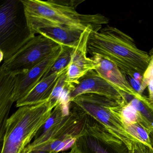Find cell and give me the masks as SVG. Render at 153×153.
Segmentation results:
<instances>
[{"label":"cell","instance_id":"cell-16","mask_svg":"<svg viewBox=\"0 0 153 153\" xmlns=\"http://www.w3.org/2000/svg\"><path fill=\"white\" fill-rule=\"evenodd\" d=\"M121 96L123 100L131 104L139 111L144 120L150 125L151 130L149 134L153 146V104L148 97L143 95L139 98H137L122 92Z\"/></svg>","mask_w":153,"mask_h":153},{"label":"cell","instance_id":"cell-6","mask_svg":"<svg viewBox=\"0 0 153 153\" xmlns=\"http://www.w3.org/2000/svg\"><path fill=\"white\" fill-rule=\"evenodd\" d=\"M71 102L100 123L112 134L122 141L129 149L137 141L127 133L119 120L110 110L120 102L103 96L94 94L80 95Z\"/></svg>","mask_w":153,"mask_h":153},{"label":"cell","instance_id":"cell-4","mask_svg":"<svg viewBox=\"0 0 153 153\" xmlns=\"http://www.w3.org/2000/svg\"><path fill=\"white\" fill-rule=\"evenodd\" d=\"M60 47L41 35L36 36L28 32L5 51H2L4 58L0 73L14 76L26 73Z\"/></svg>","mask_w":153,"mask_h":153},{"label":"cell","instance_id":"cell-15","mask_svg":"<svg viewBox=\"0 0 153 153\" xmlns=\"http://www.w3.org/2000/svg\"><path fill=\"white\" fill-rule=\"evenodd\" d=\"M85 31L60 27L47 26L38 28L33 34L41 35L61 46L75 48Z\"/></svg>","mask_w":153,"mask_h":153},{"label":"cell","instance_id":"cell-26","mask_svg":"<svg viewBox=\"0 0 153 153\" xmlns=\"http://www.w3.org/2000/svg\"><path fill=\"white\" fill-rule=\"evenodd\" d=\"M0 58H1V60L0 61L1 62H2L3 61V59L4 58V53L2 51H0Z\"/></svg>","mask_w":153,"mask_h":153},{"label":"cell","instance_id":"cell-10","mask_svg":"<svg viewBox=\"0 0 153 153\" xmlns=\"http://www.w3.org/2000/svg\"><path fill=\"white\" fill-rule=\"evenodd\" d=\"M90 28L86 29L81 36L76 46L74 48L71 61L67 71L66 81L75 85L79 79L85 76L88 71L95 70L97 63L91 58L87 56L88 53V42L91 32Z\"/></svg>","mask_w":153,"mask_h":153},{"label":"cell","instance_id":"cell-21","mask_svg":"<svg viewBox=\"0 0 153 153\" xmlns=\"http://www.w3.org/2000/svg\"><path fill=\"white\" fill-rule=\"evenodd\" d=\"M67 71L63 73L60 76L57 84L50 97L48 101L53 108L59 102L62 95L63 94L66 87Z\"/></svg>","mask_w":153,"mask_h":153},{"label":"cell","instance_id":"cell-8","mask_svg":"<svg viewBox=\"0 0 153 153\" xmlns=\"http://www.w3.org/2000/svg\"><path fill=\"white\" fill-rule=\"evenodd\" d=\"M121 91L117 90L95 70L88 71L79 79L70 94V102L83 94H94L103 96L117 102H122Z\"/></svg>","mask_w":153,"mask_h":153},{"label":"cell","instance_id":"cell-25","mask_svg":"<svg viewBox=\"0 0 153 153\" xmlns=\"http://www.w3.org/2000/svg\"><path fill=\"white\" fill-rule=\"evenodd\" d=\"M28 153H52L47 151H42V150H36L31 151Z\"/></svg>","mask_w":153,"mask_h":153},{"label":"cell","instance_id":"cell-23","mask_svg":"<svg viewBox=\"0 0 153 153\" xmlns=\"http://www.w3.org/2000/svg\"><path fill=\"white\" fill-rule=\"evenodd\" d=\"M125 75L127 81L131 86V87L139 94L143 95L142 94L144 91L142 90L141 82L134 78L127 76L125 74Z\"/></svg>","mask_w":153,"mask_h":153},{"label":"cell","instance_id":"cell-5","mask_svg":"<svg viewBox=\"0 0 153 153\" xmlns=\"http://www.w3.org/2000/svg\"><path fill=\"white\" fill-rule=\"evenodd\" d=\"M70 113L29 144L22 153L40 150L52 153L71 148L85 128L86 114L70 102Z\"/></svg>","mask_w":153,"mask_h":153},{"label":"cell","instance_id":"cell-22","mask_svg":"<svg viewBox=\"0 0 153 153\" xmlns=\"http://www.w3.org/2000/svg\"><path fill=\"white\" fill-rule=\"evenodd\" d=\"M129 153H153V150L139 141H135L128 149Z\"/></svg>","mask_w":153,"mask_h":153},{"label":"cell","instance_id":"cell-3","mask_svg":"<svg viewBox=\"0 0 153 153\" xmlns=\"http://www.w3.org/2000/svg\"><path fill=\"white\" fill-rule=\"evenodd\" d=\"M53 109L48 100L19 107L6 123L1 153H22L50 118Z\"/></svg>","mask_w":153,"mask_h":153},{"label":"cell","instance_id":"cell-13","mask_svg":"<svg viewBox=\"0 0 153 153\" xmlns=\"http://www.w3.org/2000/svg\"><path fill=\"white\" fill-rule=\"evenodd\" d=\"M16 76L0 73V140L2 142L6 123L13 101Z\"/></svg>","mask_w":153,"mask_h":153},{"label":"cell","instance_id":"cell-18","mask_svg":"<svg viewBox=\"0 0 153 153\" xmlns=\"http://www.w3.org/2000/svg\"><path fill=\"white\" fill-rule=\"evenodd\" d=\"M61 47L62 50L61 54L42 79L46 78L55 73L65 71L68 68L74 48L65 46H61Z\"/></svg>","mask_w":153,"mask_h":153},{"label":"cell","instance_id":"cell-7","mask_svg":"<svg viewBox=\"0 0 153 153\" xmlns=\"http://www.w3.org/2000/svg\"><path fill=\"white\" fill-rule=\"evenodd\" d=\"M74 144L84 153H129L122 141L87 114L84 130Z\"/></svg>","mask_w":153,"mask_h":153},{"label":"cell","instance_id":"cell-1","mask_svg":"<svg viewBox=\"0 0 153 153\" xmlns=\"http://www.w3.org/2000/svg\"><path fill=\"white\" fill-rule=\"evenodd\" d=\"M27 28L30 33L39 28L58 26L85 31L90 28L97 32L109 22L101 14L78 13L77 7L84 0H22Z\"/></svg>","mask_w":153,"mask_h":153},{"label":"cell","instance_id":"cell-9","mask_svg":"<svg viewBox=\"0 0 153 153\" xmlns=\"http://www.w3.org/2000/svg\"><path fill=\"white\" fill-rule=\"evenodd\" d=\"M61 46L42 62L26 73L16 76L13 101L17 102L25 96L42 79L51 69L62 52Z\"/></svg>","mask_w":153,"mask_h":153},{"label":"cell","instance_id":"cell-14","mask_svg":"<svg viewBox=\"0 0 153 153\" xmlns=\"http://www.w3.org/2000/svg\"><path fill=\"white\" fill-rule=\"evenodd\" d=\"M68 70L42 79L25 96L16 102V106L33 105L48 101L60 76Z\"/></svg>","mask_w":153,"mask_h":153},{"label":"cell","instance_id":"cell-20","mask_svg":"<svg viewBox=\"0 0 153 153\" xmlns=\"http://www.w3.org/2000/svg\"><path fill=\"white\" fill-rule=\"evenodd\" d=\"M149 54L150 56V62L143 75L141 87L143 91L146 88H148V98L153 104V48Z\"/></svg>","mask_w":153,"mask_h":153},{"label":"cell","instance_id":"cell-2","mask_svg":"<svg viewBox=\"0 0 153 153\" xmlns=\"http://www.w3.org/2000/svg\"><path fill=\"white\" fill-rule=\"evenodd\" d=\"M87 50L92 56L99 55L110 61L124 74L141 83L150 62L149 54L138 48L132 37L109 25L91 32Z\"/></svg>","mask_w":153,"mask_h":153},{"label":"cell","instance_id":"cell-12","mask_svg":"<svg viewBox=\"0 0 153 153\" xmlns=\"http://www.w3.org/2000/svg\"><path fill=\"white\" fill-rule=\"evenodd\" d=\"M91 59L97 63L95 71L117 90L136 98H139L142 95L131 87L127 81L125 74L115 64L99 55L92 56Z\"/></svg>","mask_w":153,"mask_h":153},{"label":"cell","instance_id":"cell-24","mask_svg":"<svg viewBox=\"0 0 153 153\" xmlns=\"http://www.w3.org/2000/svg\"><path fill=\"white\" fill-rule=\"evenodd\" d=\"M84 153L81 152L77 147L74 144L73 146L71 147V149L70 151H69L68 152H65V153Z\"/></svg>","mask_w":153,"mask_h":153},{"label":"cell","instance_id":"cell-11","mask_svg":"<svg viewBox=\"0 0 153 153\" xmlns=\"http://www.w3.org/2000/svg\"><path fill=\"white\" fill-rule=\"evenodd\" d=\"M17 1L8 0L0 7V51H5L19 40L20 27L17 15Z\"/></svg>","mask_w":153,"mask_h":153},{"label":"cell","instance_id":"cell-19","mask_svg":"<svg viewBox=\"0 0 153 153\" xmlns=\"http://www.w3.org/2000/svg\"><path fill=\"white\" fill-rule=\"evenodd\" d=\"M124 128L127 133L137 141L142 143L153 150L149 132L142 124L137 123L126 126Z\"/></svg>","mask_w":153,"mask_h":153},{"label":"cell","instance_id":"cell-17","mask_svg":"<svg viewBox=\"0 0 153 153\" xmlns=\"http://www.w3.org/2000/svg\"><path fill=\"white\" fill-rule=\"evenodd\" d=\"M110 111L119 120L123 128L135 123H142L143 118L133 105L123 100L115 106L110 107Z\"/></svg>","mask_w":153,"mask_h":153}]
</instances>
